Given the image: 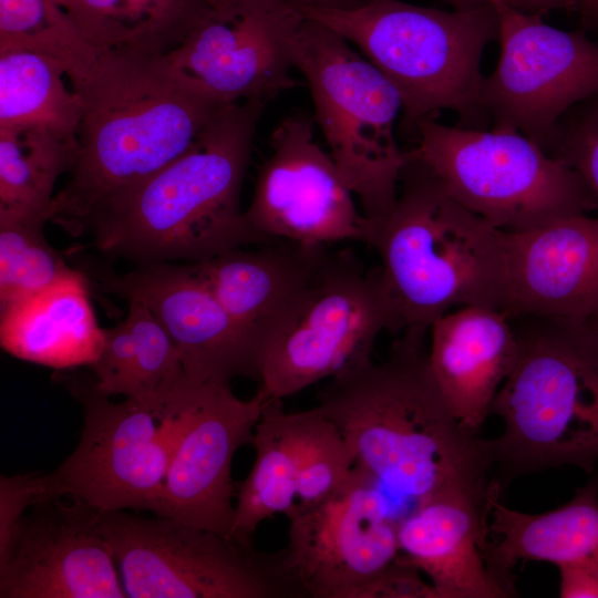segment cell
I'll use <instances>...</instances> for the list:
<instances>
[{"mask_svg": "<svg viewBox=\"0 0 598 598\" xmlns=\"http://www.w3.org/2000/svg\"><path fill=\"white\" fill-rule=\"evenodd\" d=\"M65 65L81 116L75 161L50 221L80 237L186 152L228 105L167 55L101 50L83 40Z\"/></svg>", "mask_w": 598, "mask_h": 598, "instance_id": "6da1fadb", "label": "cell"}, {"mask_svg": "<svg viewBox=\"0 0 598 598\" xmlns=\"http://www.w3.org/2000/svg\"><path fill=\"white\" fill-rule=\"evenodd\" d=\"M426 333L405 330L381 362L329 379L313 406L339 429L354 466L414 503L450 486H488L493 476L482 439L436 383Z\"/></svg>", "mask_w": 598, "mask_h": 598, "instance_id": "7a4b0ae2", "label": "cell"}, {"mask_svg": "<svg viewBox=\"0 0 598 598\" xmlns=\"http://www.w3.org/2000/svg\"><path fill=\"white\" fill-rule=\"evenodd\" d=\"M265 104L226 106L186 152L93 223L92 246L138 264L196 262L269 241L250 227L240 206Z\"/></svg>", "mask_w": 598, "mask_h": 598, "instance_id": "3957f363", "label": "cell"}, {"mask_svg": "<svg viewBox=\"0 0 598 598\" xmlns=\"http://www.w3.org/2000/svg\"><path fill=\"white\" fill-rule=\"evenodd\" d=\"M411 153V152H410ZM391 212L367 229L402 332H429L454 307L505 312L504 230L443 188L412 154Z\"/></svg>", "mask_w": 598, "mask_h": 598, "instance_id": "277c9868", "label": "cell"}, {"mask_svg": "<svg viewBox=\"0 0 598 598\" xmlns=\"http://www.w3.org/2000/svg\"><path fill=\"white\" fill-rule=\"evenodd\" d=\"M517 357L491 414L502 433L482 439L492 480L564 465L592 473L598 463V336L586 319L509 317Z\"/></svg>", "mask_w": 598, "mask_h": 598, "instance_id": "5b68a950", "label": "cell"}, {"mask_svg": "<svg viewBox=\"0 0 598 598\" xmlns=\"http://www.w3.org/2000/svg\"><path fill=\"white\" fill-rule=\"evenodd\" d=\"M303 16L359 49L401 96L400 127L454 112L458 126L485 130L481 61L498 40L499 10L491 4L441 10L400 0H365L344 8H306Z\"/></svg>", "mask_w": 598, "mask_h": 598, "instance_id": "8992f818", "label": "cell"}, {"mask_svg": "<svg viewBox=\"0 0 598 598\" xmlns=\"http://www.w3.org/2000/svg\"><path fill=\"white\" fill-rule=\"evenodd\" d=\"M292 54L310 90L315 122L360 202L368 229L391 212L411 158L395 136L401 96L348 40L303 14Z\"/></svg>", "mask_w": 598, "mask_h": 598, "instance_id": "52a82bcc", "label": "cell"}, {"mask_svg": "<svg viewBox=\"0 0 598 598\" xmlns=\"http://www.w3.org/2000/svg\"><path fill=\"white\" fill-rule=\"evenodd\" d=\"M414 134L412 156L454 200L501 230H533L598 209L575 171L519 132L448 126L427 117Z\"/></svg>", "mask_w": 598, "mask_h": 598, "instance_id": "ba28073f", "label": "cell"}, {"mask_svg": "<svg viewBox=\"0 0 598 598\" xmlns=\"http://www.w3.org/2000/svg\"><path fill=\"white\" fill-rule=\"evenodd\" d=\"M203 384L188 378L166 395L113 402L93 381L73 380L84 410L82 435L72 454L45 475L49 498L158 516L175 445Z\"/></svg>", "mask_w": 598, "mask_h": 598, "instance_id": "9c48e42d", "label": "cell"}, {"mask_svg": "<svg viewBox=\"0 0 598 598\" xmlns=\"http://www.w3.org/2000/svg\"><path fill=\"white\" fill-rule=\"evenodd\" d=\"M383 331L402 333L381 267L367 269L349 249L329 248L264 349L257 391L283 400L370 361Z\"/></svg>", "mask_w": 598, "mask_h": 598, "instance_id": "30bf717a", "label": "cell"}, {"mask_svg": "<svg viewBox=\"0 0 598 598\" xmlns=\"http://www.w3.org/2000/svg\"><path fill=\"white\" fill-rule=\"evenodd\" d=\"M97 525L130 598H307L282 548L125 511H100Z\"/></svg>", "mask_w": 598, "mask_h": 598, "instance_id": "8fae6325", "label": "cell"}, {"mask_svg": "<svg viewBox=\"0 0 598 598\" xmlns=\"http://www.w3.org/2000/svg\"><path fill=\"white\" fill-rule=\"evenodd\" d=\"M498 12L501 53L484 76L485 114L492 130L519 132L547 153L561 117L598 95V40L553 27L538 12Z\"/></svg>", "mask_w": 598, "mask_h": 598, "instance_id": "7c38bea8", "label": "cell"}, {"mask_svg": "<svg viewBox=\"0 0 598 598\" xmlns=\"http://www.w3.org/2000/svg\"><path fill=\"white\" fill-rule=\"evenodd\" d=\"M380 486L354 466L336 492L286 514L285 560L307 598H352L399 555L398 522Z\"/></svg>", "mask_w": 598, "mask_h": 598, "instance_id": "4fadbf2b", "label": "cell"}, {"mask_svg": "<svg viewBox=\"0 0 598 598\" xmlns=\"http://www.w3.org/2000/svg\"><path fill=\"white\" fill-rule=\"evenodd\" d=\"M315 123L310 116L293 114L275 127L246 219L268 240L364 243L365 218L334 159L316 142Z\"/></svg>", "mask_w": 598, "mask_h": 598, "instance_id": "5bb4252c", "label": "cell"}, {"mask_svg": "<svg viewBox=\"0 0 598 598\" xmlns=\"http://www.w3.org/2000/svg\"><path fill=\"white\" fill-rule=\"evenodd\" d=\"M301 20L281 0H239L204 20L167 58L227 105L266 103L296 85L290 73Z\"/></svg>", "mask_w": 598, "mask_h": 598, "instance_id": "9a60e30c", "label": "cell"}, {"mask_svg": "<svg viewBox=\"0 0 598 598\" xmlns=\"http://www.w3.org/2000/svg\"><path fill=\"white\" fill-rule=\"evenodd\" d=\"M31 506L0 555V598H126L100 511L78 499Z\"/></svg>", "mask_w": 598, "mask_h": 598, "instance_id": "2e32d148", "label": "cell"}, {"mask_svg": "<svg viewBox=\"0 0 598 598\" xmlns=\"http://www.w3.org/2000/svg\"><path fill=\"white\" fill-rule=\"evenodd\" d=\"M103 291L145 306L174 341L186 374L198 383L257 381L258 358L240 329L189 262L140 264L125 272L99 271Z\"/></svg>", "mask_w": 598, "mask_h": 598, "instance_id": "e0dca14e", "label": "cell"}, {"mask_svg": "<svg viewBox=\"0 0 598 598\" xmlns=\"http://www.w3.org/2000/svg\"><path fill=\"white\" fill-rule=\"evenodd\" d=\"M266 401L258 391L243 400L230 385L203 384L175 445L159 517L233 536L231 464L252 442Z\"/></svg>", "mask_w": 598, "mask_h": 598, "instance_id": "ac0fdd59", "label": "cell"}, {"mask_svg": "<svg viewBox=\"0 0 598 598\" xmlns=\"http://www.w3.org/2000/svg\"><path fill=\"white\" fill-rule=\"evenodd\" d=\"M491 487H446L398 522L396 558L424 574L437 598L517 596L486 559Z\"/></svg>", "mask_w": 598, "mask_h": 598, "instance_id": "d6986e66", "label": "cell"}, {"mask_svg": "<svg viewBox=\"0 0 598 598\" xmlns=\"http://www.w3.org/2000/svg\"><path fill=\"white\" fill-rule=\"evenodd\" d=\"M504 250L508 317L598 313V214L504 231Z\"/></svg>", "mask_w": 598, "mask_h": 598, "instance_id": "ffe728a7", "label": "cell"}, {"mask_svg": "<svg viewBox=\"0 0 598 598\" xmlns=\"http://www.w3.org/2000/svg\"><path fill=\"white\" fill-rule=\"evenodd\" d=\"M485 554L489 567L512 580L519 560L555 564L561 598H598V474L566 504L538 514L518 512L501 501L493 481Z\"/></svg>", "mask_w": 598, "mask_h": 598, "instance_id": "44dd1931", "label": "cell"}, {"mask_svg": "<svg viewBox=\"0 0 598 598\" xmlns=\"http://www.w3.org/2000/svg\"><path fill=\"white\" fill-rule=\"evenodd\" d=\"M329 246L272 239L189 262L251 342L258 370L264 349L292 310Z\"/></svg>", "mask_w": 598, "mask_h": 598, "instance_id": "7402d4cb", "label": "cell"}, {"mask_svg": "<svg viewBox=\"0 0 598 598\" xmlns=\"http://www.w3.org/2000/svg\"><path fill=\"white\" fill-rule=\"evenodd\" d=\"M429 362L454 415L477 435L517 357L511 318L488 307L448 311L430 328Z\"/></svg>", "mask_w": 598, "mask_h": 598, "instance_id": "603a6c76", "label": "cell"}, {"mask_svg": "<svg viewBox=\"0 0 598 598\" xmlns=\"http://www.w3.org/2000/svg\"><path fill=\"white\" fill-rule=\"evenodd\" d=\"M103 340L79 270L0 310L1 348L27 362L55 370L91 367Z\"/></svg>", "mask_w": 598, "mask_h": 598, "instance_id": "cb8c5ba5", "label": "cell"}, {"mask_svg": "<svg viewBox=\"0 0 598 598\" xmlns=\"http://www.w3.org/2000/svg\"><path fill=\"white\" fill-rule=\"evenodd\" d=\"M237 0H65L64 11L94 48L167 55L198 24Z\"/></svg>", "mask_w": 598, "mask_h": 598, "instance_id": "d4e9b609", "label": "cell"}, {"mask_svg": "<svg viewBox=\"0 0 598 598\" xmlns=\"http://www.w3.org/2000/svg\"><path fill=\"white\" fill-rule=\"evenodd\" d=\"M256 455L245 480L236 483L231 535L252 542L258 526L287 514L298 499V460L291 413L282 400H267L251 442Z\"/></svg>", "mask_w": 598, "mask_h": 598, "instance_id": "484cf974", "label": "cell"}, {"mask_svg": "<svg viewBox=\"0 0 598 598\" xmlns=\"http://www.w3.org/2000/svg\"><path fill=\"white\" fill-rule=\"evenodd\" d=\"M65 62L31 50L0 51V126H32L76 141L80 101Z\"/></svg>", "mask_w": 598, "mask_h": 598, "instance_id": "4316f807", "label": "cell"}, {"mask_svg": "<svg viewBox=\"0 0 598 598\" xmlns=\"http://www.w3.org/2000/svg\"><path fill=\"white\" fill-rule=\"evenodd\" d=\"M78 141L32 126H0V209L44 215L69 174Z\"/></svg>", "mask_w": 598, "mask_h": 598, "instance_id": "83f0119b", "label": "cell"}, {"mask_svg": "<svg viewBox=\"0 0 598 598\" xmlns=\"http://www.w3.org/2000/svg\"><path fill=\"white\" fill-rule=\"evenodd\" d=\"M44 215L0 209V310L74 274L44 236Z\"/></svg>", "mask_w": 598, "mask_h": 598, "instance_id": "f1b7e54d", "label": "cell"}, {"mask_svg": "<svg viewBox=\"0 0 598 598\" xmlns=\"http://www.w3.org/2000/svg\"><path fill=\"white\" fill-rule=\"evenodd\" d=\"M298 460V503L318 502L351 475L354 460L339 429L315 408L291 413Z\"/></svg>", "mask_w": 598, "mask_h": 598, "instance_id": "f546056e", "label": "cell"}, {"mask_svg": "<svg viewBox=\"0 0 598 598\" xmlns=\"http://www.w3.org/2000/svg\"><path fill=\"white\" fill-rule=\"evenodd\" d=\"M82 38L66 12L49 0H0V51L31 49L64 61Z\"/></svg>", "mask_w": 598, "mask_h": 598, "instance_id": "4dcf8cb0", "label": "cell"}, {"mask_svg": "<svg viewBox=\"0 0 598 598\" xmlns=\"http://www.w3.org/2000/svg\"><path fill=\"white\" fill-rule=\"evenodd\" d=\"M127 302L125 318L135 342L134 380L130 396L155 398L172 393L188 378L179 352L145 306L137 301Z\"/></svg>", "mask_w": 598, "mask_h": 598, "instance_id": "1f68e13d", "label": "cell"}, {"mask_svg": "<svg viewBox=\"0 0 598 598\" xmlns=\"http://www.w3.org/2000/svg\"><path fill=\"white\" fill-rule=\"evenodd\" d=\"M547 153L575 171L598 200V95L561 117Z\"/></svg>", "mask_w": 598, "mask_h": 598, "instance_id": "d6a6232c", "label": "cell"}, {"mask_svg": "<svg viewBox=\"0 0 598 598\" xmlns=\"http://www.w3.org/2000/svg\"><path fill=\"white\" fill-rule=\"evenodd\" d=\"M95 389L106 395L130 396L133 390L135 342L127 319L104 328V340L97 360L89 367Z\"/></svg>", "mask_w": 598, "mask_h": 598, "instance_id": "836d02e7", "label": "cell"}, {"mask_svg": "<svg viewBox=\"0 0 598 598\" xmlns=\"http://www.w3.org/2000/svg\"><path fill=\"white\" fill-rule=\"evenodd\" d=\"M45 475L35 473L0 477V555L10 545L20 520L28 509L48 499Z\"/></svg>", "mask_w": 598, "mask_h": 598, "instance_id": "e575fe53", "label": "cell"}, {"mask_svg": "<svg viewBox=\"0 0 598 598\" xmlns=\"http://www.w3.org/2000/svg\"><path fill=\"white\" fill-rule=\"evenodd\" d=\"M415 567L395 558L379 576L358 588L352 598H437Z\"/></svg>", "mask_w": 598, "mask_h": 598, "instance_id": "d590c367", "label": "cell"}, {"mask_svg": "<svg viewBox=\"0 0 598 598\" xmlns=\"http://www.w3.org/2000/svg\"><path fill=\"white\" fill-rule=\"evenodd\" d=\"M355 4L365 0H353ZM453 6V8H467L477 4H491L499 11L508 7L519 8L525 11H532V4L528 0H444Z\"/></svg>", "mask_w": 598, "mask_h": 598, "instance_id": "8d00e7d4", "label": "cell"}, {"mask_svg": "<svg viewBox=\"0 0 598 598\" xmlns=\"http://www.w3.org/2000/svg\"><path fill=\"white\" fill-rule=\"evenodd\" d=\"M582 29L598 37V0H575Z\"/></svg>", "mask_w": 598, "mask_h": 598, "instance_id": "74e56055", "label": "cell"}, {"mask_svg": "<svg viewBox=\"0 0 598 598\" xmlns=\"http://www.w3.org/2000/svg\"><path fill=\"white\" fill-rule=\"evenodd\" d=\"M297 10L306 8H344L355 6L353 0H281Z\"/></svg>", "mask_w": 598, "mask_h": 598, "instance_id": "f35d334b", "label": "cell"}, {"mask_svg": "<svg viewBox=\"0 0 598 598\" xmlns=\"http://www.w3.org/2000/svg\"><path fill=\"white\" fill-rule=\"evenodd\" d=\"M535 12L544 13L555 9L575 11V0H528Z\"/></svg>", "mask_w": 598, "mask_h": 598, "instance_id": "ab89813d", "label": "cell"}, {"mask_svg": "<svg viewBox=\"0 0 598 598\" xmlns=\"http://www.w3.org/2000/svg\"><path fill=\"white\" fill-rule=\"evenodd\" d=\"M590 328L597 333L598 336V313L591 316L590 318L586 319Z\"/></svg>", "mask_w": 598, "mask_h": 598, "instance_id": "60d3db41", "label": "cell"}, {"mask_svg": "<svg viewBox=\"0 0 598 598\" xmlns=\"http://www.w3.org/2000/svg\"><path fill=\"white\" fill-rule=\"evenodd\" d=\"M49 1L56 3V4H59V6L62 7V8H63V6H64V3H65V0H49Z\"/></svg>", "mask_w": 598, "mask_h": 598, "instance_id": "b9f144b4", "label": "cell"}]
</instances>
